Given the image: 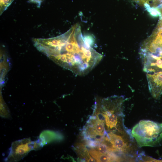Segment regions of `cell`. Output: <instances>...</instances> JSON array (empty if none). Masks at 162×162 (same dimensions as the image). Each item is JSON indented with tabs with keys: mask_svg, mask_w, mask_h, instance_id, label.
Here are the masks:
<instances>
[{
	"mask_svg": "<svg viewBox=\"0 0 162 162\" xmlns=\"http://www.w3.org/2000/svg\"><path fill=\"white\" fill-rule=\"evenodd\" d=\"M96 116H91L83 129L84 138L87 141L100 143L107 134L105 128L104 117L96 109H94Z\"/></svg>",
	"mask_w": 162,
	"mask_h": 162,
	"instance_id": "277c9868",
	"label": "cell"
},
{
	"mask_svg": "<svg viewBox=\"0 0 162 162\" xmlns=\"http://www.w3.org/2000/svg\"><path fill=\"white\" fill-rule=\"evenodd\" d=\"M90 155L98 162L114 161L112 158L110 156L100 153L95 149H92L89 150Z\"/></svg>",
	"mask_w": 162,
	"mask_h": 162,
	"instance_id": "9c48e42d",
	"label": "cell"
},
{
	"mask_svg": "<svg viewBox=\"0 0 162 162\" xmlns=\"http://www.w3.org/2000/svg\"><path fill=\"white\" fill-rule=\"evenodd\" d=\"M44 0H28L30 3H34L36 4L37 7L40 8L41 4Z\"/></svg>",
	"mask_w": 162,
	"mask_h": 162,
	"instance_id": "7c38bea8",
	"label": "cell"
},
{
	"mask_svg": "<svg viewBox=\"0 0 162 162\" xmlns=\"http://www.w3.org/2000/svg\"><path fill=\"white\" fill-rule=\"evenodd\" d=\"M141 5H144L145 4L148 3V2L151 0H133Z\"/></svg>",
	"mask_w": 162,
	"mask_h": 162,
	"instance_id": "4fadbf2b",
	"label": "cell"
},
{
	"mask_svg": "<svg viewBox=\"0 0 162 162\" xmlns=\"http://www.w3.org/2000/svg\"><path fill=\"white\" fill-rule=\"evenodd\" d=\"M63 136L60 133L53 131L46 130L42 132L39 136V141L43 146L52 141L62 140Z\"/></svg>",
	"mask_w": 162,
	"mask_h": 162,
	"instance_id": "ba28073f",
	"label": "cell"
},
{
	"mask_svg": "<svg viewBox=\"0 0 162 162\" xmlns=\"http://www.w3.org/2000/svg\"><path fill=\"white\" fill-rule=\"evenodd\" d=\"M128 130L118 132V134L113 132L107 133L104 140L105 144L110 148L117 152H127L129 150L130 144L129 140L126 136Z\"/></svg>",
	"mask_w": 162,
	"mask_h": 162,
	"instance_id": "8992f818",
	"label": "cell"
},
{
	"mask_svg": "<svg viewBox=\"0 0 162 162\" xmlns=\"http://www.w3.org/2000/svg\"><path fill=\"white\" fill-rule=\"evenodd\" d=\"M76 151L80 156L86 159L87 162H95V160L92 158L89 155L87 149L82 145L77 146Z\"/></svg>",
	"mask_w": 162,
	"mask_h": 162,
	"instance_id": "30bf717a",
	"label": "cell"
},
{
	"mask_svg": "<svg viewBox=\"0 0 162 162\" xmlns=\"http://www.w3.org/2000/svg\"><path fill=\"white\" fill-rule=\"evenodd\" d=\"M124 101L123 96L114 95L95 102L94 108L103 116L107 131L118 132L127 130L124 124Z\"/></svg>",
	"mask_w": 162,
	"mask_h": 162,
	"instance_id": "7a4b0ae2",
	"label": "cell"
},
{
	"mask_svg": "<svg viewBox=\"0 0 162 162\" xmlns=\"http://www.w3.org/2000/svg\"><path fill=\"white\" fill-rule=\"evenodd\" d=\"M131 135L139 147L153 146L162 139V124L141 120L133 128Z\"/></svg>",
	"mask_w": 162,
	"mask_h": 162,
	"instance_id": "3957f363",
	"label": "cell"
},
{
	"mask_svg": "<svg viewBox=\"0 0 162 162\" xmlns=\"http://www.w3.org/2000/svg\"><path fill=\"white\" fill-rule=\"evenodd\" d=\"M38 141H32L25 138L12 143L7 158L9 161H18L24 158L31 150H37L42 147Z\"/></svg>",
	"mask_w": 162,
	"mask_h": 162,
	"instance_id": "5b68a950",
	"label": "cell"
},
{
	"mask_svg": "<svg viewBox=\"0 0 162 162\" xmlns=\"http://www.w3.org/2000/svg\"><path fill=\"white\" fill-rule=\"evenodd\" d=\"M14 0H0V14L1 15Z\"/></svg>",
	"mask_w": 162,
	"mask_h": 162,
	"instance_id": "8fae6325",
	"label": "cell"
},
{
	"mask_svg": "<svg viewBox=\"0 0 162 162\" xmlns=\"http://www.w3.org/2000/svg\"><path fill=\"white\" fill-rule=\"evenodd\" d=\"M146 77L151 95L154 98H158L162 94V71L147 74Z\"/></svg>",
	"mask_w": 162,
	"mask_h": 162,
	"instance_id": "52a82bcc",
	"label": "cell"
},
{
	"mask_svg": "<svg viewBox=\"0 0 162 162\" xmlns=\"http://www.w3.org/2000/svg\"><path fill=\"white\" fill-rule=\"evenodd\" d=\"M35 47L56 64L76 75H85L100 62L103 55L83 37L76 24L65 33L48 38H33Z\"/></svg>",
	"mask_w": 162,
	"mask_h": 162,
	"instance_id": "6da1fadb",
	"label": "cell"
}]
</instances>
